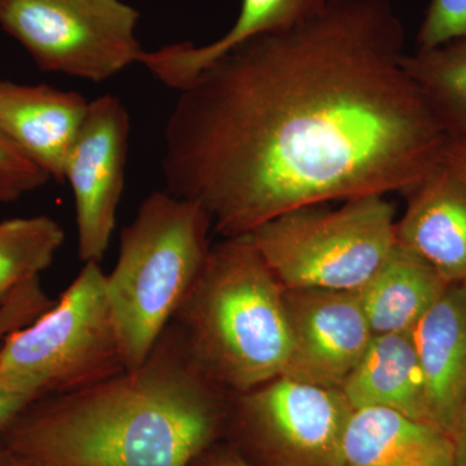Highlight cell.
Instances as JSON below:
<instances>
[{
	"mask_svg": "<svg viewBox=\"0 0 466 466\" xmlns=\"http://www.w3.org/2000/svg\"><path fill=\"white\" fill-rule=\"evenodd\" d=\"M449 283L416 253L395 244L357 290L373 334L410 332Z\"/></svg>",
	"mask_w": 466,
	"mask_h": 466,
	"instance_id": "cell-17",
	"label": "cell"
},
{
	"mask_svg": "<svg viewBox=\"0 0 466 466\" xmlns=\"http://www.w3.org/2000/svg\"><path fill=\"white\" fill-rule=\"evenodd\" d=\"M324 205L289 211L250 233L285 289L359 290L397 244L395 208L385 196Z\"/></svg>",
	"mask_w": 466,
	"mask_h": 466,
	"instance_id": "cell-6",
	"label": "cell"
},
{
	"mask_svg": "<svg viewBox=\"0 0 466 466\" xmlns=\"http://www.w3.org/2000/svg\"><path fill=\"white\" fill-rule=\"evenodd\" d=\"M443 162L466 180V142L449 140L444 148Z\"/></svg>",
	"mask_w": 466,
	"mask_h": 466,
	"instance_id": "cell-25",
	"label": "cell"
},
{
	"mask_svg": "<svg viewBox=\"0 0 466 466\" xmlns=\"http://www.w3.org/2000/svg\"><path fill=\"white\" fill-rule=\"evenodd\" d=\"M139 17L124 0H0V27L39 69L94 84L139 63Z\"/></svg>",
	"mask_w": 466,
	"mask_h": 466,
	"instance_id": "cell-7",
	"label": "cell"
},
{
	"mask_svg": "<svg viewBox=\"0 0 466 466\" xmlns=\"http://www.w3.org/2000/svg\"><path fill=\"white\" fill-rule=\"evenodd\" d=\"M171 323L202 375L229 395L253 390L287 368L284 288L250 235L211 247Z\"/></svg>",
	"mask_w": 466,
	"mask_h": 466,
	"instance_id": "cell-3",
	"label": "cell"
},
{
	"mask_svg": "<svg viewBox=\"0 0 466 466\" xmlns=\"http://www.w3.org/2000/svg\"><path fill=\"white\" fill-rule=\"evenodd\" d=\"M429 421L452 434L466 401V281L450 284L412 330Z\"/></svg>",
	"mask_w": 466,
	"mask_h": 466,
	"instance_id": "cell-13",
	"label": "cell"
},
{
	"mask_svg": "<svg viewBox=\"0 0 466 466\" xmlns=\"http://www.w3.org/2000/svg\"><path fill=\"white\" fill-rule=\"evenodd\" d=\"M343 456L346 466H456L452 438L437 425L389 410H355Z\"/></svg>",
	"mask_w": 466,
	"mask_h": 466,
	"instance_id": "cell-14",
	"label": "cell"
},
{
	"mask_svg": "<svg viewBox=\"0 0 466 466\" xmlns=\"http://www.w3.org/2000/svg\"><path fill=\"white\" fill-rule=\"evenodd\" d=\"M395 238L449 284L466 281V180L444 162L406 193Z\"/></svg>",
	"mask_w": 466,
	"mask_h": 466,
	"instance_id": "cell-11",
	"label": "cell"
},
{
	"mask_svg": "<svg viewBox=\"0 0 466 466\" xmlns=\"http://www.w3.org/2000/svg\"><path fill=\"white\" fill-rule=\"evenodd\" d=\"M403 67L447 139L466 142V36L407 54Z\"/></svg>",
	"mask_w": 466,
	"mask_h": 466,
	"instance_id": "cell-18",
	"label": "cell"
},
{
	"mask_svg": "<svg viewBox=\"0 0 466 466\" xmlns=\"http://www.w3.org/2000/svg\"><path fill=\"white\" fill-rule=\"evenodd\" d=\"M17 466V465H16Z\"/></svg>",
	"mask_w": 466,
	"mask_h": 466,
	"instance_id": "cell-28",
	"label": "cell"
},
{
	"mask_svg": "<svg viewBox=\"0 0 466 466\" xmlns=\"http://www.w3.org/2000/svg\"><path fill=\"white\" fill-rule=\"evenodd\" d=\"M50 179L0 128V202L16 201Z\"/></svg>",
	"mask_w": 466,
	"mask_h": 466,
	"instance_id": "cell-20",
	"label": "cell"
},
{
	"mask_svg": "<svg viewBox=\"0 0 466 466\" xmlns=\"http://www.w3.org/2000/svg\"><path fill=\"white\" fill-rule=\"evenodd\" d=\"M32 398L23 395L11 394L0 389V434L5 431L12 420L15 419L27 406L32 403Z\"/></svg>",
	"mask_w": 466,
	"mask_h": 466,
	"instance_id": "cell-24",
	"label": "cell"
},
{
	"mask_svg": "<svg viewBox=\"0 0 466 466\" xmlns=\"http://www.w3.org/2000/svg\"><path fill=\"white\" fill-rule=\"evenodd\" d=\"M124 372L99 263H84L47 311L0 343V389L32 400L85 390Z\"/></svg>",
	"mask_w": 466,
	"mask_h": 466,
	"instance_id": "cell-5",
	"label": "cell"
},
{
	"mask_svg": "<svg viewBox=\"0 0 466 466\" xmlns=\"http://www.w3.org/2000/svg\"><path fill=\"white\" fill-rule=\"evenodd\" d=\"M341 390L355 410L381 407L429 421L424 375L412 330L375 334Z\"/></svg>",
	"mask_w": 466,
	"mask_h": 466,
	"instance_id": "cell-16",
	"label": "cell"
},
{
	"mask_svg": "<svg viewBox=\"0 0 466 466\" xmlns=\"http://www.w3.org/2000/svg\"><path fill=\"white\" fill-rule=\"evenodd\" d=\"M88 106L76 91L0 81V128L58 183Z\"/></svg>",
	"mask_w": 466,
	"mask_h": 466,
	"instance_id": "cell-12",
	"label": "cell"
},
{
	"mask_svg": "<svg viewBox=\"0 0 466 466\" xmlns=\"http://www.w3.org/2000/svg\"><path fill=\"white\" fill-rule=\"evenodd\" d=\"M189 466H259L241 455L238 450L228 447H214L211 444L208 450L198 456Z\"/></svg>",
	"mask_w": 466,
	"mask_h": 466,
	"instance_id": "cell-23",
	"label": "cell"
},
{
	"mask_svg": "<svg viewBox=\"0 0 466 466\" xmlns=\"http://www.w3.org/2000/svg\"><path fill=\"white\" fill-rule=\"evenodd\" d=\"M466 36V0H431L417 35L426 51Z\"/></svg>",
	"mask_w": 466,
	"mask_h": 466,
	"instance_id": "cell-21",
	"label": "cell"
},
{
	"mask_svg": "<svg viewBox=\"0 0 466 466\" xmlns=\"http://www.w3.org/2000/svg\"><path fill=\"white\" fill-rule=\"evenodd\" d=\"M334 0H241V8L231 29L205 46L175 43L147 52L144 66L161 84L180 91L205 67L240 43L278 32L321 14Z\"/></svg>",
	"mask_w": 466,
	"mask_h": 466,
	"instance_id": "cell-15",
	"label": "cell"
},
{
	"mask_svg": "<svg viewBox=\"0 0 466 466\" xmlns=\"http://www.w3.org/2000/svg\"><path fill=\"white\" fill-rule=\"evenodd\" d=\"M290 354L281 376L341 389L372 341L357 290L285 289Z\"/></svg>",
	"mask_w": 466,
	"mask_h": 466,
	"instance_id": "cell-10",
	"label": "cell"
},
{
	"mask_svg": "<svg viewBox=\"0 0 466 466\" xmlns=\"http://www.w3.org/2000/svg\"><path fill=\"white\" fill-rule=\"evenodd\" d=\"M52 305L54 300L42 289L41 279H34L23 285L5 305L0 306V339L32 323Z\"/></svg>",
	"mask_w": 466,
	"mask_h": 466,
	"instance_id": "cell-22",
	"label": "cell"
},
{
	"mask_svg": "<svg viewBox=\"0 0 466 466\" xmlns=\"http://www.w3.org/2000/svg\"><path fill=\"white\" fill-rule=\"evenodd\" d=\"M406 39L390 0H334L231 48L179 91L165 189L223 238L300 208L406 195L449 142L404 70Z\"/></svg>",
	"mask_w": 466,
	"mask_h": 466,
	"instance_id": "cell-1",
	"label": "cell"
},
{
	"mask_svg": "<svg viewBox=\"0 0 466 466\" xmlns=\"http://www.w3.org/2000/svg\"><path fill=\"white\" fill-rule=\"evenodd\" d=\"M130 116L119 97L104 95L90 101L87 116L67 155L64 182L76 201L78 256L101 263L116 228L125 188Z\"/></svg>",
	"mask_w": 466,
	"mask_h": 466,
	"instance_id": "cell-9",
	"label": "cell"
},
{
	"mask_svg": "<svg viewBox=\"0 0 466 466\" xmlns=\"http://www.w3.org/2000/svg\"><path fill=\"white\" fill-rule=\"evenodd\" d=\"M66 241V232L47 216L0 223V306L23 285L41 278Z\"/></svg>",
	"mask_w": 466,
	"mask_h": 466,
	"instance_id": "cell-19",
	"label": "cell"
},
{
	"mask_svg": "<svg viewBox=\"0 0 466 466\" xmlns=\"http://www.w3.org/2000/svg\"><path fill=\"white\" fill-rule=\"evenodd\" d=\"M211 220L198 202L150 193L119 236L106 293L126 370H137L207 263Z\"/></svg>",
	"mask_w": 466,
	"mask_h": 466,
	"instance_id": "cell-4",
	"label": "cell"
},
{
	"mask_svg": "<svg viewBox=\"0 0 466 466\" xmlns=\"http://www.w3.org/2000/svg\"><path fill=\"white\" fill-rule=\"evenodd\" d=\"M232 397L236 429L259 466H346L343 441L354 408L341 389L279 376Z\"/></svg>",
	"mask_w": 466,
	"mask_h": 466,
	"instance_id": "cell-8",
	"label": "cell"
},
{
	"mask_svg": "<svg viewBox=\"0 0 466 466\" xmlns=\"http://www.w3.org/2000/svg\"><path fill=\"white\" fill-rule=\"evenodd\" d=\"M451 438H452L453 449H455L456 466H466V401L460 410Z\"/></svg>",
	"mask_w": 466,
	"mask_h": 466,
	"instance_id": "cell-26",
	"label": "cell"
},
{
	"mask_svg": "<svg viewBox=\"0 0 466 466\" xmlns=\"http://www.w3.org/2000/svg\"><path fill=\"white\" fill-rule=\"evenodd\" d=\"M0 466H16V462L14 461V459L2 443H0Z\"/></svg>",
	"mask_w": 466,
	"mask_h": 466,
	"instance_id": "cell-27",
	"label": "cell"
},
{
	"mask_svg": "<svg viewBox=\"0 0 466 466\" xmlns=\"http://www.w3.org/2000/svg\"><path fill=\"white\" fill-rule=\"evenodd\" d=\"M228 395L170 323L137 370L33 400L0 443L17 466H189L225 424Z\"/></svg>",
	"mask_w": 466,
	"mask_h": 466,
	"instance_id": "cell-2",
	"label": "cell"
}]
</instances>
